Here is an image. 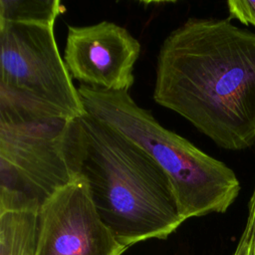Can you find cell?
<instances>
[{
	"label": "cell",
	"instance_id": "7",
	"mask_svg": "<svg viewBox=\"0 0 255 255\" xmlns=\"http://www.w3.org/2000/svg\"><path fill=\"white\" fill-rule=\"evenodd\" d=\"M139 42L124 27L109 21L88 26L68 25L64 62L82 85L105 91L128 92Z\"/></svg>",
	"mask_w": 255,
	"mask_h": 255
},
{
	"label": "cell",
	"instance_id": "11",
	"mask_svg": "<svg viewBox=\"0 0 255 255\" xmlns=\"http://www.w3.org/2000/svg\"><path fill=\"white\" fill-rule=\"evenodd\" d=\"M233 255H255V226L248 219Z\"/></svg>",
	"mask_w": 255,
	"mask_h": 255
},
{
	"label": "cell",
	"instance_id": "6",
	"mask_svg": "<svg viewBox=\"0 0 255 255\" xmlns=\"http://www.w3.org/2000/svg\"><path fill=\"white\" fill-rule=\"evenodd\" d=\"M103 223L82 176L56 191L41 207L35 255H122Z\"/></svg>",
	"mask_w": 255,
	"mask_h": 255
},
{
	"label": "cell",
	"instance_id": "5",
	"mask_svg": "<svg viewBox=\"0 0 255 255\" xmlns=\"http://www.w3.org/2000/svg\"><path fill=\"white\" fill-rule=\"evenodd\" d=\"M0 91L70 120L86 114L54 27L0 21Z\"/></svg>",
	"mask_w": 255,
	"mask_h": 255
},
{
	"label": "cell",
	"instance_id": "2",
	"mask_svg": "<svg viewBox=\"0 0 255 255\" xmlns=\"http://www.w3.org/2000/svg\"><path fill=\"white\" fill-rule=\"evenodd\" d=\"M66 156L103 223L123 246L165 239L185 219L166 172L140 145L89 114L71 121Z\"/></svg>",
	"mask_w": 255,
	"mask_h": 255
},
{
	"label": "cell",
	"instance_id": "9",
	"mask_svg": "<svg viewBox=\"0 0 255 255\" xmlns=\"http://www.w3.org/2000/svg\"><path fill=\"white\" fill-rule=\"evenodd\" d=\"M65 10L59 0H0V21L54 27Z\"/></svg>",
	"mask_w": 255,
	"mask_h": 255
},
{
	"label": "cell",
	"instance_id": "10",
	"mask_svg": "<svg viewBox=\"0 0 255 255\" xmlns=\"http://www.w3.org/2000/svg\"><path fill=\"white\" fill-rule=\"evenodd\" d=\"M227 7L229 20L235 19L244 25H251L255 28V1L229 0Z\"/></svg>",
	"mask_w": 255,
	"mask_h": 255
},
{
	"label": "cell",
	"instance_id": "8",
	"mask_svg": "<svg viewBox=\"0 0 255 255\" xmlns=\"http://www.w3.org/2000/svg\"><path fill=\"white\" fill-rule=\"evenodd\" d=\"M39 212L24 209L0 211V255H35Z\"/></svg>",
	"mask_w": 255,
	"mask_h": 255
},
{
	"label": "cell",
	"instance_id": "1",
	"mask_svg": "<svg viewBox=\"0 0 255 255\" xmlns=\"http://www.w3.org/2000/svg\"><path fill=\"white\" fill-rule=\"evenodd\" d=\"M152 98L224 149L255 145V33L188 18L159 48Z\"/></svg>",
	"mask_w": 255,
	"mask_h": 255
},
{
	"label": "cell",
	"instance_id": "3",
	"mask_svg": "<svg viewBox=\"0 0 255 255\" xmlns=\"http://www.w3.org/2000/svg\"><path fill=\"white\" fill-rule=\"evenodd\" d=\"M78 92L87 114L140 145L166 172L185 220L223 213L238 197L240 182L229 166L163 128L128 92L82 84Z\"/></svg>",
	"mask_w": 255,
	"mask_h": 255
},
{
	"label": "cell",
	"instance_id": "4",
	"mask_svg": "<svg viewBox=\"0 0 255 255\" xmlns=\"http://www.w3.org/2000/svg\"><path fill=\"white\" fill-rule=\"evenodd\" d=\"M71 121L0 100V211H40L75 178L66 156Z\"/></svg>",
	"mask_w": 255,
	"mask_h": 255
},
{
	"label": "cell",
	"instance_id": "12",
	"mask_svg": "<svg viewBox=\"0 0 255 255\" xmlns=\"http://www.w3.org/2000/svg\"><path fill=\"white\" fill-rule=\"evenodd\" d=\"M247 219L251 220L255 226V187H254V191H253V194H252L250 202H249V212H248Z\"/></svg>",
	"mask_w": 255,
	"mask_h": 255
}]
</instances>
